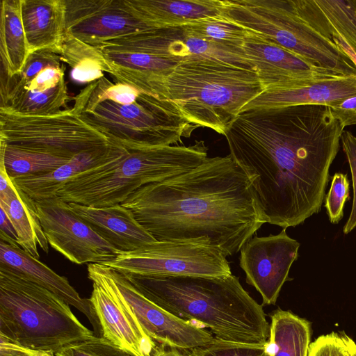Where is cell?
<instances>
[{
  "mask_svg": "<svg viewBox=\"0 0 356 356\" xmlns=\"http://www.w3.org/2000/svg\"><path fill=\"white\" fill-rule=\"evenodd\" d=\"M344 128L325 105L241 112L225 134L267 222L302 223L321 209Z\"/></svg>",
  "mask_w": 356,
  "mask_h": 356,
  "instance_id": "1",
  "label": "cell"
},
{
  "mask_svg": "<svg viewBox=\"0 0 356 356\" xmlns=\"http://www.w3.org/2000/svg\"><path fill=\"white\" fill-rule=\"evenodd\" d=\"M160 241H206L232 256L267 222L253 186L229 154L140 187L122 204Z\"/></svg>",
  "mask_w": 356,
  "mask_h": 356,
  "instance_id": "2",
  "label": "cell"
},
{
  "mask_svg": "<svg viewBox=\"0 0 356 356\" xmlns=\"http://www.w3.org/2000/svg\"><path fill=\"white\" fill-rule=\"evenodd\" d=\"M124 275V274H123ZM145 298L218 339L264 345L270 325L238 277L124 275Z\"/></svg>",
  "mask_w": 356,
  "mask_h": 356,
  "instance_id": "3",
  "label": "cell"
},
{
  "mask_svg": "<svg viewBox=\"0 0 356 356\" xmlns=\"http://www.w3.org/2000/svg\"><path fill=\"white\" fill-rule=\"evenodd\" d=\"M73 99L74 113L120 144L172 145L197 128L173 102L105 76L88 84Z\"/></svg>",
  "mask_w": 356,
  "mask_h": 356,
  "instance_id": "4",
  "label": "cell"
},
{
  "mask_svg": "<svg viewBox=\"0 0 356 356\" xmlns=\"http://www.w3.org/2000/svg\"><path fill=\"white\" fill-rule=\"evenodd\" d=\"M140 90L173 102L197 127L225 135L244 106L265 89L252 70L206 59L181 62Z\"/></svg>",
  "mask_w": 356,
  "mask_h": 356,
  "instance_id": "5",
  "label": "cell"
},
{
  "mask_svg": "<svg viewBox=\"0 0 356 356\" xmlns=\"http://www.w3.org/2000/svg\"><path fill=\"white\" fill-rule=\"evenodd\" d=\"M222 15L320 67L356 76V64L334 41L316 0H226Z\"/></svg>",
  "mask_w": 356,
  "mask_h": 356,
  "instance_id": "6",
  "label": "cell"
},
{
  "mask_svg": "<svg viewBox=\"0 0 356 356\" xmlns=\"http://www.w3.org/2000/svg\"><path fill=\"white\" fill-rule=\"evenodd\" d=\"M121 145L124 153L76 175L56 197L93 207L122 204L140 187L188 171L208 158L204 140L188 146Z\"/></svg>",
  "mask_w": 356,
  "mask_h": 356,
  "instance_id": "7",
  "label": "cell"
},
{
  "mask_svg": "<svg viewBox=\"0 0 356 356\" xmlns=\"http://www.w3.org/2000/svg\"><path fill=\"white\" fill-rule=\"evenodd\" d=\"M94 334L58 296L0 265V341L56 354Z\"/></svg>",
  "mask_w": 356,
  "mask_h": 356,
  "instance_id": "8",
  "label": "cell"
},
{
  "mask_svg": "<svg viewBox=\"0 0 356 356\" xmlns=\"http://www.w3.org/2000/svg\"><path fill=\"white\" fill-rule=\"evenodd\" d=\"M114 142L69 108L53 115H24L0 110V143L72 159Z\"/></svg>",
  "mask_w": 356,
  "mask_h": 356,
  "instance_id": "9",
  "label": "cell"
},
{
  "mask_svg": "<svg viewBox=\"0 0 356 356\" xmlns=\"http://www.w3.org/2000/svg\"><path fill=\"white\" fill-rule=\"evenodd\" d=\"M60 56L50 50L29 54L21 72L8 76L1 72L0 110L24 115L60 114L73 99L65 81Z\"/></svg>",
  "mask_w": 356,
  "mask_h": 356,
  "instance_id": "10",
  "label": "cell"
},
{
  "mask_svg": "<svg viewBox=\"0 0 356 356\" xmlns=\"http://www.w3.org/2000/svg\"><path fill=\"white\" fill-rule=\"evenodd\" d=\"M103 264L124 275L217 277L232 274L225 253L201 241H156L122 252Z\"/></svg>",
  "mask_w": 356,
  "mask_h": 356,
  "instance_id": "11",
  "label": "cell"
},
{
  "mask_svg": "<svg viewBox=\"0 0 356 356\" xmlns=\"http://www.w3.org/2000/svg\"><path fill=\"white\" fill-rule=\"evenodd\" d=\"M49 244L76 264H105L120 253L58 197L35 201Z\"/></svg>",
  "mask_w": 356,
  "mask_h": 356,
  "instance_id": "12",
  "label": "cell"
},
{
  "mask_svg": "<svg viewBox=\"0 0 356 356\" xmlns=\"http://www.w3.org/2000/svg\"><path fill=\"white\" fill-rule=\"evenodd\" d=\"M92 282L89 300L99 321L102 337L135 356H154L156 343L143 330L120 296L102 264L88 265Z\"/></svg>",
  "mask_w": 356,
  "mask_h": 356,
  "instance_id": "13",
  "label": "cell"
},
{
  "mask_svg": "<svg viewBox=\"0 0 356 356\" xmlns=\"http://www.w3.org/2000/svg\"><path fill=\"white\" fill-rule=\"evenodd\" d=\"M286 229L277 234L252 236L240 250L239 264L246 282L255 288L266 305L275 304L298 257L300 243L289 236Z\"/></svg>",
  "mask_w": 356,
  "mask_h": 356,
  "instance_id": "14",
  "label": "cell"
},
{
  "mask_svg": "<svg viewBox=\"0 0 356 356\" xmlns=\"http://www.w3.org/2000/svg\"><path fill=\"white\" fill-rule=\"evenodd\" d=\"M103 265L122 300L152 340L172 348L184 350L214 340L211 332L161 308L142 295L124 275Z\"/></svg>",
  "mask_w": 356,
  "mask_h": 356,
  "instance_id": "15",
  "label": "cell"
},
{
  "mask_svg": "<svg viewBox=\"0 0 356 356\" xmlns=\"http://www.w3.org/2000/svg\"><path fill=\"white\" fill-rule=\"evenodd\" d=\"M66 31L94 46L149 27L124 0H65Z\"/></svg>",
  "mask_w": 356,
  "mask_h": 356,
  "instance_id": "16",
  "label": "cell"
},
{
  "mask_svg": "<svg viewBox=\"0 0 356 356\" xmlns=\"http://www.w3.org/2000/svg\"><path fill=\"white\" fill-rule=\"evenodd\" d=\"M247 30L241 49L265 90L282 88L303 79L339 76Z\"/></svg>",
  "mask_w": 356,
  "mask_h": 356,
  "instance_id": "17",
  "label": "cell"
},
{
  "mask_svg": "<svg viewBox=\"0 0 356 356\" xmlns=\"http://www.w3.org/2000/svg\"><path fill=\"white\" fill-rule=\"evenodd\" d=\"M355 95L356 76L316 77L298 81L282 88L266 90L246 104L241 112L309 104L332 108Z\"/></svg>",
  "mask_w": 356,
  "mask_h": 356,
  "instance_id": "18",
  "label": "cell"
},
{
  "mask_svg": "<svg viewBox=\"0 0 356 356\" xmlns=\"http://www.w3.org/2000/svg\"><path fill=\"white\" fill-rule=\"evenodd\" d=\"M0 265L21 273L75 307L89 320L95 335L102 337L101 327L89 298H81L67 277L58 275L24 251L14 238L2 232H0Z\"/></svg>",
  "mask_w": 356,
  "mask_h": 356,
  "instance_id": "19",
  "label": "cell"
},
{
  "mask_svg": "<svg viewBox=\"0 0 356 356\" xmlns=\"http://www.w3.org/2000/svg\"><path fill=\"white\" fill-rule=\"evenodd\" d=\"M69 204L99 236L120 252L133 251L156 241L132 211L121 204L105 207Z\"/></svg>",
  "mask_w": 356,
  "mask_h": 356,
  "instance_id": "20",
  "label": "cell"
},
{
  "mask_svg": "<svg viewBox=\"0 0 356 356\" xmlns=\"http://www.w3.org/2000/svg\"><path fill=\"white\" fill-rule=\"evenodd\" d=\"M125 150L122 145L114 140L108 146L78 154L51 172L12 179L34 201L52 198L76 175L122 154Z\"/></svg>",
  "mask_w": 356,
  "mask_h": 356,
  "instance_id": "21",
  "label": "cell"
},
{
  "mask_svg": "<svg viewBox=\"0 0 356 356\" xmlns=\"http://www.w3.org/2000/svg\"><path fill=\"white\" fill-rule=\"evenodd\" d=\"M131 13L150 28H175L221 15L220 0H124Z\"/></svg>",
  "mask_w": 356,
  "mask_h": 356,
  "instance_id": "22",
  "label": "cell"
},
{
  "mask_svg": "<svg viewBox=\"0 0 356 356\" xmlns=\"http://www.w3.org/2000/svg\"><path fill=\"white\" fill-rule=\"evenodd\" d=\"M21 16L29 52L60 55L66 35L65 0H21Z\"/></svg>",
  "mask_w": 356,
  "mask_h": 356,
  "instance_id": "23",
  "label": "cell"
},
{
  "mask_svg": "<svg viewBox=\"0 0 356 356\" xmlns=\"http://www.w3.org/2000/svg\"><path fill=\"white\" fill-rule=\"evenodd\" d=\"M0 208L10 220L17 234V243L24 251L36 259L40 258L38 248L48 253L49 242L38 216L35 201L13 181L7 189L0 192Z\"/></svg>",
  "mask_w": 356,
  "mask_h": 356,
  "instance_id": "24",
  "label": "cell"
},
{
  "mask_svg": "<svg viewBox=\"0 0 356 356\" xmlns=\"http://www.w3.org/2000/svg\"><path fill=\"white\" fill-rule=\"evenodd\" d=\"M30 52L21 16V0H2L0 14L1 72L19 74Z\"/></svg>",
  "mask_w": 356,
  "mask_h": 356,
  "instance_id": "25",
  "label": "cell"
},
{
  "mask_svg": "<svg viewBox=\"0 0 356 356\" xmlns=\"http://www.w3.org/2000/svg\"><path fill=\"white\" fill-rule=\"evenodd\" d=\"M311 323L290 311L277 309L271 315L266 343L269 356H308Z\"/></svg>",
  "mask_w": 356,
  "mask_h": 356,
  "instance_id": "26",
  "label": "cell"
},
{
  "mask_svg": "<svg viewBox=\"0 0 356 356\" xmlns=\"http://www.w3.org/2000/svg\"><path fill=\"white\" fill-rule=\"evenodd\" d=\"M60 56L71 67L72 79L79 83H90L104 77V72H111L99 47L84 42L67 31Z\"/></svg>",
  "mask_w": 356,
  "mask_h": 356,
  "instance_id": "27",
  "label": "cell"
},
{
  "mask_svg": "<svg viewBox=\"0 0 356 356\" xmlns=\"http://www.w3.org/2000/svg\"><path fill=\"white\" fill-rule=\"evenodd\" d=\"M1 160L11 179L51 172L71 159L0 143Z\"/></svg>",
  "mask_w": 356,
  "mask_h": 356,
  "instance_id": "28",
  "label": "cell"
},
{
  "mask_svg": "<svg viewBox=\"0 0 356 356\" xmlns=\"http://www.w3.org/2000/svg\"><path fill=\"white\" fill-rule=\"evenodd\" d=\"M187 34L209 42L241 48L248 30L222 14L191 22L181 26Z\"/></svg>",
  "mask_w": 356,
  "mask_h": 356,
  "instance_id": "29",
  "label": "cell"
},
{
  "mask_svg": "<svg viewBox=\"0 0 356 356\" xmlns=\"http://www.w3.org/2000/svg\"><path fill=\"white\" fill-rule=\"evenodd\" d=\"M333 38L343 41L356 55V0H316Z\"/></svg>",
  "mask_w": 356,
  "mask_h": 356,
  "instance_id": "30",
  "label": "cell"
},
{
  "mask_svg": "<svg viewBox=\"0 0 356 356\" xmlns=\"http://www.w3.org/2000/svg\"><path fill=\"white\" fill-rule=\"evenodd\" d=\"M56 356H135L109 340L95 334L62 348Z\"/></svg>",
  "mask_w": 356,
  "mask_h": 356,
  "instance_id": "31",
  "label": "cell"
},
{
  "mask_svg": "<svg viewBox=\"0 0 356 356\" xmlns=\"http://www.w3.org/2000/svg\"><path fill=\"white\" fill-rule=\"evenodd\" d=\"M191 350L188 356H269L266 344L238 343L216 337L212 342Z\"/></svg>",
  "mask_w": 356,
  "mask_h": 356,
  "instance_id": "32",
  "label": "cell"
},
{
  "mask_svg": "<svg viewBox=\"0 0 356 356\" xmlns=\"http://www.w3.org/2000/svg\"><path fill=\"white\" fill-rule=\"evenodd\" d=\"M350 182L346 174L337 172L332 179L330 188L325 197V207L330 221L337 224L343 216V207L350 199Z\"/></svg>",
  "mask_w": 356,
  "mask_h": 356,
  "instance_id": "33",
  "label": "cell"
},
{
  "mask_svg": "<svg viewBox=\"0 0 356 356\" xmlns=\"http://www.w3.org/2000/svg\"><path fill=\"white\" fill-rule=\"evenodd\" d=\"M341 141L350 168L353 188L352 209L343 229V233L347 234L356 227V136L348 131H343Z\"/></svg>",
  "mask_w": 356,
  "mask_h": 356,
  "instance_id": "34",
  "label": "cell"
},
{
  "mask_svg": "<svg viewBox=\"0 0 356 356\" xmlns=\"http://www.w3.org/2000/svg\"><path fill=\"white\" fill-rule=\"evenodd\" d=\"M308 356H346V347L339 333L321 335L310 344Z\"/></svg>",
  "mask_w": 356,
  "mask_h": 356,
  "instance_id": "35",
  "label": "cell"
},
{
  "mask_svg": "<svg viewBox=\"0 0 356 356\" xmlns=\"http://www.w3.org/2000/svg\"><path fill=\"white\" fill-rule=\"evenodd\" d=\"M331 110L333 116L343 128L356 124V95L343 99Z\"/></svg>",
  "mask_w": 356,
  "mask_h": 356,
  "instance_id": "36",
  "label": "cell"
},
{
  "mask_svg": "<svg viewBox=\"0 0 356 356\" xmlns=\"http://www.w3.org/2000/svg\"><path fill=\"white\" fill-rule=\"evenodd\" d=\"M54 353L30 349L18 345L0 341V356H54Z\"/></svg>",
  "mask_w": 356,
  "mask_h": 356,
  "instance_id": "37",
  "label": "cell"
},
{
  "mask_svg": "<svg viewBox=\"0 0 356 356\" xmlns=\"http://www.w3.org/2000/svg\"><path fill=\"white\" fill-rule=\"evenodd\" d=\"M0 232H2L17 241V234L13 225L6 212L0 208Z\"/></svg>",
  "mask_w": 356,
  "mask_h": 356,
  "instance_id": "38",
  "label": "cell"
},
{
  "mask_svg": "<svg viewBox=\"0 0 356 356\" xmlns=\"http://www.w3.org/2000/svg\"><path fill=\"white\" fill-rule=\"evenodd\" d=\"M346 347V356H355V341L348 337L346 333H339Z\"/></svg>",
  "mask_w": 356,
  "mask_h": 356,
  "instance_id": "39",
  "label": "cell"
},
{
  "mask_svg": "<svg viewBox=\"0 0 356 356\" xmlns=\"http://www.w3.org/2000/svg\"><path fill=\"white\" fill-rule=\"evenodd\" d=\"M334 41L349 55V56L353 59V60L356 64V55L351 50V49L343 41L339 39L334 38Z\"/></svg>",
  "mask_w": 356,
  "mask_h": 356,
  "instance_id": "40",
  "label": "cell"
},
{
  "mask_svg": "<svg viewBox=\"0 0 356 356\" xmlns=\"http://www.w3.org/2000/svg\"><path fill=\"white\" fill-rule=\"evenodd\" d=\"M154 356H185L175 350H159Z\"/></svg>",
  "mask_w": 356,
  "mask_h": 356,
  "instance_id": "41",
  "label": "cell"
},
{
  "mask_svg": "<svg viewBox=\"0 0 356 356\" xmlns=\"http://www.w3.org/2000/svg\"><path fill=\"white\" fill-rule=\"evenodd\" d=\"M355 356H356V346H355Z\"/></svg>",
  "mask_w": 356,
  "mask_h": 356,
  "instance_id": "42",
  "label": "cell"
}]
</instances>
